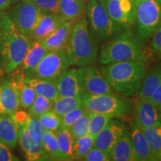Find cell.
Here are the masks:
<instances>
[{
    "label": "cell",
    "mask_w": 161,
    "mask_h": 161,
    "mask_svg": "<svg viewBox=\"0 0 161 161\" xmlns=\"http://www.w3.org/2000/svg\"><path fill=\"white\" fill-rule=\"evenodd\" d=\"M20 148L24 153L25 160L28 161L52 160L43 146L31 138L26 124L19 126V140Z\"/></svg>",
    "instance_id": "4fadbf2b"
},
{
    "label": "cell",
    "mask_w": 161,
    "mask_h": 161,
    "mask_svg": "<svg viewBox=\"0 0 161 161\" xmlns=\"http://www.w3.org/2000/svg\"><path fill=\"white\" fill-rule=\"evenodd\" d=\"M36 4L44 13L58 14L60 0H30Z\"/></svg>",
    "instance_id": "74e56055"
},
{
    "label": "cell",
    "mask_w": 161,
    "mask_h": 161,
    "mask_svg": "<svg viewBox=\"0 0 161 161\" xmlns=\"http://www.w3.org/2000/svg\"><path fill=\"white\" fill-rule=\"evenodd\" d=\"M158 113H159V116H160V119L161 122V106L158 107Z\"/></svg>",
    "instance_id": "bcb514c9"
},
{
    "label": "cell",
    "mask_w": 161,
    "mask_h": 161,
    "mask_svg": "<svg viewBox=\"0 0 161 161\" xmlns=\"http://www.w3.org/2000/svg\"><path fill=\"white\" fill-rule=\"evenodd\" d=\"M42 146L47 152V154L52 159V160H61L58 148L57 135L55 131L46 130L44 134Z\"/></svg>",
    "instance_id": "1f68e13d"
},
{
    "label": "cell",
    "mask_w": 161,
    "mask_h": 161,
    "mask_svg": "<svg viewBox=\"0 0 161 161\" xmlns=\"http://www.w3.org/2000/svg\"><path fill=\"white\" fill-rule=\"evenodd\" d=\"M109 157L110 160L113 161L134 160V153L129 130L113 146L109 152Z\"/></svg>",
    "instance_id": "7402d4cb"
},
{
    "label": "cell",
    "mask_w": 161,
    "mask_h": 161,
    "mask_svg": "<svg viewBox=\"0 0 161 161\" xmlns=\"http://www.w3.org/2000/svg\"><path fill=\"white\" fill-rule=\"evenodd\" d=\"M78 81L82 90L92 94H111L114 90L104 77L100 68L92 65L77 69Z\"/></svg>",
    "instance_id": "30bf717a"
},
{
    "label": "cell",
    "mask_w": 161,
    "mask_h": 161,
    "mask_svg": "<svg viewBox=\"0 0 161 161\" xmlns=\"http://www.w3.org/2000/svg\"><path fill=\"white\" fill-rule=\"evenodd\" d=\"M86 0H60L58 14L67 20H78L83 17Z\"/></svg>",
    "instance_id": "cb8c5ba5"
},
{
    "label": "cell",
    "mask_w": 161,
    "mask_h": 161,
    "mask_svg": "<svg viewBox=\"0 0 161 161\" xmlns=\"http://www.w3.org/2000/svg\"><path fill=\"white\" fill-rule=\"evenodd\" d=\"M44 12L30 0H21L14 6L11 17L17 29L22 34L30 37Z\"/></svg>",
    "instance_id": "9c48e42d"
},
{
    "label": "cell",
    "mask_w": 161,
    "mask_h": 161,
    "mask_svg": "<svg viewBox=\"0 0 161 161\" xmlns=\"http://www.w3.org/2000/svg\"><path fill=\"white\" fill-rule=\"evenodd\" d=\"M38 118L46 130L57 131L60 128L61 124V117L53 110L46 112Z\"/></svg>",
    "instance_id": "d590c367"
},
{
    "label": "cell",
    "mask_w": 161,
    "mask_h": 161,
    "mask_svg": "<svg viewBox=\"0 0 161 161\" xmlns=\"http://www.w3.org/2000/svg\"><path fill=\"white\" fill-rule=\"evenodd\" d=\"M0 95H1V79H0Z\"/></svg>",
    "instance_id": "c3c4849f"
},
{
    "label": "cell",
    "mask_w": 161,
    "mask_h": 161,
    "mask_svg": "<svg viewBox=\"0 0 161 161\" xmlns=\"http://www.w3.org/2000/svg\"><path fill=\"white\" fill-rule=\"evenodd\" d=\"M11 117L13 119L14 121L17 123L18 125L22 126L24 125L27 123L28 120L30 118L31 115L29 114V113H27L24 110H17L13 114H11Z\"/></svg>",
    "instance_id": "60d3db41"
},
{
    "label": "cell",
    "mask_w": 161,
    "mask_h": 161,
    "mask_svg": "<svg viewBox=\"0 0 161 161\" xmlns=\"http://www.w3.org/2000/svg\"><path fill=\"white\" fill-rule=\"evenodd\" d=\"M20 106L19 98L13 80H1L0 114L11 115Z\"/></svg>",
    "instance_id": "9a60e30c"
},
{
    "label": "cell",
    "mask_w": 161,
    "mask_h": 161,
    "mask_svg": "<svg viewBox=\"0 0 161 161\" xmlns=\"http://www.w3.org/2000/svg\"><path fill=\"white\" fill-rule=\"evenodd\" d=\"M98 62L102 65L129 61H148V55L143 42L131 31H120L114 39L104 44L98 55Z\"/></svg>",
    "instance_id": "3957f363"
},
{
    "label": "cell",
    "mask_w": 161,
    "mask_h": 161,
    "mask_svg": "<svg viewBox=\"0 0 161 161\" xmlns=\"http://www.w3.org/2000/svg\"><path fill=\"white\" fill-rule=\"evenodd\" d=\"M88 125H89V112L80 116L69 128V130L73 140L88 134Z\"/></svg>",
    "instance_id": "836d02e7"
},
{
    "label": "cell",
    "mask_w": 161,
    "mask_h": 161,
    "mask_svg": "<svg viewBox=\"0 0 161 161\" xmlns=\"http://www.w3.org/2000/svg\"><path fill=\"white\" fill-rule=\"evenodd\" d=\"M134 122L140 128L160 125L158 108L151 101L139 100L134 110Z\"/></svg>",
    "instance_id": "5bb4252c"
},
{
    "label": "cell",
    "mask_w": 161,
    "mask_h": 161,
    "mask_svg": "<svg viewBox=\"0 0 161 161\" xmlns=\"http://www.w3.org/2000/svg\"><path fill=\"white\" fill-rule=\"evenodd\" d=\"M131 1H132V2H134V3H135L136 0H131Z\"/></svg>",
    "instance_id": "f907efd6"
},
{
    "label": "cell",
    "mask_w": 161,
    "mask_h": 161,
    "mask_svg": "<svg viewBox=\"0 0 161 161\" xmlns=\"http://www.w3.org/2000/svg\"><path fill=\"white\" fill-rule=\"evenodd\" d=\"M19 1H21V0H12V3H17Z\"/></svg>",
    "instance_id": "7dc6e473"
},
{
    "label": "cell",
    "mask_w": 161,
    "mask_h": 161,
    "mask_svg": "<svg viewBox=\"0 0 161 161\" xmlns=\"http://www.w3.org/2000/svg\"><path fill=\"white\" fill-rule=\"evenodd\" d=\"M140 129L146 139L154 160H159L161 152V125Z\"/></svg>",
    "instance_id": "83f0119b"
},
{
    "label": "cell",
    "mask_w": 161,
    "mask_h": 161,
    "mask_svg": "<svg viewBox=\"0 0 161 161\" xmlns=\"http://www.w3.org/2000/svg\"><path fill=\"white\" fill-rule=\"evenodd\" d=\"M95 137L86 134L73 140L74 158L77 160H83L84 156L94 147Z\"/></svg>",
    "instance_id": "4dcf8cb0"
},
{
    "label": "cell",
    "mask_w": 161,
    "mask_h": 161,
    "mask_svg": "<svg viewBox=\"0 0 161 161\" xmlns=\"http://www.w3.org/2000/svg\"><path fill=\"white\" fill-rule=\"evenodd\" d=\"M87 112L88 111L83 105L78 108H75V109L72 110L71 111L66 113L63 116H61V124H60V128H62V129H69L72 125L76 120H78L80 116Z\"/></svg>",
    "instance_id": "8d00e7d4"
},
{
    "label": "cell",
    "mask_w": 161,
    "mask_h": 161,
    "mask_svg": "<svg viewBox=\"0 0 161 161\" xmlns=\"http://www.w3.org/2000/svg\"><path fill=\"white\" fill-rule=\"evenodd\" d=\"M161 83V64L152 67L145 75L140 89L139 90V100L150 101L153 92Z\"/></svg>",
    "instance_id": "44dd1931"
},
{
    "label": "cell",
    "mask_w": 161,
    "mask_h": 161,
    "mask_svg": "<svg viewBox=\"0 0 161 161\" xmlns=\"http://www.w3.org/2000/svg\"><path fill=\"white\" fill-rule=\"evenodd\" d=\"M85 10L88 26L96 41L108 39L122 31L120 26L110 17L105 6L97 0H88Z\"/></svg>",
    "instance_id": "8992f818"
},
{
    "label": "cell",
    "mask_w": 161,
    "mask_h": 161,
    "mask_svg": "<svg viewBox=\"0 0 161 161\" xmlns=\"http://www.w3.org/2000/svg\"><path fill=\"white\" fill-rule=\"evenodd\" d=\"M159 160H161V152H160V159H159Z\"/></svg>",
    "instance_id": "681fc988"
},
{
    "label": "cell",
    "mask_w": 161,
    "mask_h": 161,
    "mask_svg": "<svg viewBox=\"0 0 161 161\" xmlns=\"http://www.w3.org/2000/svg\"><path fill=\"white\" fill-rule=\"evenodd\" d=\"M69 64L72 66L92 65L98 59L96 40L90 31L85 17L74 23L66 47Z\"/></svg>",
    "instance_id": "277c9868"
},
{
    "label": "cell",
    "mask_w": 161,
    "mask_h": 161,
    "mask_svg": "<svg viewBox=\"0 0 161 161\" xmlns=\"http://www.w3.org/2000/svg\"><path fill=\"white\" fill-rule=\"evenodd\" d=\"M136 1H137V0H136V1H135V3H136Z\"/></svg>",
    "instance_id": "816d5d0a"
},
{
    "label": "cell",
    "mask_w": 161,
    "mask_h": 161,
    "mask_svg": "<svg viewBox=\"0 0 161 161\" xmlns=\"http://www.w3.org/2000/svg\"><path fill=\"white\" fill-rule=\"evenodd\" d=\"M113 118V116L106 114L89 113L88 134L96 137V136H97L105 128Z\"/></svg>",
    "instance_id": "f546056e"
},
{
    "label": "cell",
    "mask_w": 161,
    "mask_h": 161,
    "mask_svg": "<svg viewBox=\"0 0 161 161\" xmlns=\"http://www.w3.org/2000/svg\"><path fill=\"white\" fill-rule=\"evenodd\" d=\"M134 4L136 35L144 42L152 37L161 25V0H137Z\"/></svg>",
    "instance_id": "52a82bcc"
},
{
    "label": "cell",
    "mask_w": 161,
    "mask_h": 161,
    "mask_svg": "<svg viewBox=\"0 0 161 161\" xmlns=\"http://www.w3.org/2000/svg\"><path fill=\"white\" fill-rule=\"evenodd\" d=\"M83 106L80 96L77 97H59L54 102L52 110L60 117L66 113Z\"/></svg>",
    "instance_id": "f1b7e54d"
},
{
    "label": "cell",
    "mask_w": 161,
    "mask_h": 161,
    "mask_svg": "<svg viewBox=\"0 0 161 161\" xmlns=\"http://www.w3.org/2000/svg\"><path fill=\"white\" fill-rule=\"evenodd\" d=\"M14 82L19 98L20 106L24 108H29L33 103L36 93L33 88L24 80L23 73L18 74L17 77L12 79Z\"/></svg>",
    "instance_id": "484cf974"
},
{
    "label": "cell",
    "mask_w": 161,
    "mask_h": 161,
    "mask_svg": "<svg viewBox=\"0 0 161 161\" xmlns=\"http://www.w3.org/2000/svg\"><path fill=\"white\" fill-rule=\"evenodd\" d=\"M150 101L158 108L161 106V83L159 84V86L153 92Z\"/></svg>",
    "instance_id": "7bdbcfd3"
},
{
    "label": "cell",
    "mask_w": 161,
    "mask_h": 161,
    "mask_svg": "<svg viewBox=\"0 0 161 161\" xmlns=\"http://www.w3.org/2000/svg\"><path fill=\"white\" fill-rule=\"evenodd\" d=\"M24 80L33 88L36 95L44 96L53 102L59 98V94L55 80L25 77V76H24Z\"/></svg>",
    "instance_id": "d4e9b609"
},
{
    "label": "cell",
    "mask_w": 161,
    "mask_h": 161,
    "mask_svg": "<svg viewBox=\"0 0 161 161\" xmlns=\"http://www.w3.org/2000/svg\"><path fill=\"white\" fill-rule=\"evenodd\" d=\"M32 40L17 29L11 15L0 11V66L9 73L20 66Z\"/></svg>",
    "instance_id": "6da1fadb"
},
{
    "label": "cell",
    "mask_w": 161,
    "mask_h": 161,
    "mask_svg": "<svg viewBox=\"0 0 161 161\" xmlns=\"http://www.w3.org/2000/svg\"><path fill=\"white\" fill-rule=\"evenodd\" d=\"M82 160L86 161H109V154L103 151L96 148L95 147L90 150V152L84 156Z\"/></svg>",
    "instance_id": "f35d334b"
},
{
    "label": "cell",
    "mask_w": 161,
    "mask_h": 161,
    "mask_svg": "<svg viewBox=\"0 0 161 161\" xmlns=\"http://www.w3.org/2000/svg\"><path fill=\"white\" fill-rule=\"evenodd\" d=\"M105 8L110 17L119 26L129 29L136 21V6L131 0H108Z\"/></svg>",
    "instance_id": "8fae6325"
},
{
    "label": "cell",
    "mask_w": 161,
    "mask_h": 161,
    "mask_svg": "<svg viewBox=\"0 0 161 161\" xmlns=\"http://www.w3.org/2000/svg\"><path fill=\"white\" fill-rule=\"evenodd\" d=\"M148 68L146 61L129 60L106 64L100 69L112 89L127 97L138 93Z\"/></svg>",
    "instance_id": "7a4b0ae2"
},
{
    "label": "cell",
    "mask_w": 161,
    "mask_h": 161,
    "mask_svg": "<svg viewBox=\"0 0 161 161\" xmlns=\"http://www.w3.org/2000/svg\"><path fill=\"white\" fill-rule=\"evenodd\" d=\"M128 131L126 125L122 121L112 119L105 128L94 140V147L109 154L113 146Z\"/></svg>",
    "instance_id": "7c38bea8"
},
{
    "label": "cell",
    "mask_w": 161,
    "mask_h": 161,
    "mask_svg": "<svg viewBox=\"0 0 161 161\" xmlns=\"http://www.w3.org/2000/svg\"><path fill=\"white\" fill-rule=\"evenodd\" d=\"M65 21L66 20L58 14L44 13L29 37L35 40L45 39Z\"/></svg>",
    "instance_id": "d6986e66"
},
{
    "label": "cell",
    "mask_w": 161,
    "mask_h": 161,
    "mask_svg": "<svg viewBox=\"0 0 161 161\" xmlns=\"http://www.w3.org/2000/svg\"><path fill=\"white\" fill-rule=\"evenodd\" d=\"M49 52L40 40H32L25 57L20 64V72L24 74L25 72L33 69L46 54Z\"/></svg>",
    "instance_id": "603a6c76"
},
{
    "label": "cell",
    "mask_w": 161,
    "mask_h": 161,
    "mask_svg": "<svg viewBox=\"0 0 161 161\" xmlns=\"http://www.w3.org/2000/svg\"><path fill=\"white\" fill-rule=\"evenodd\" d=\"M59 97L80 96L82 89L78 81L77 69H68L55 80Z\"/></svg>",
    "instance_id": "ac0fdd59"
},
{
    "label": "cell",
    "mask_w": 161,
    "mask_h": 161,
    "mask_svg": "<svg viewBox=\"0 0 161 161\" xmlns=\"http://www.w3.org/2000/svg\"><path fill=\"white\" fill-rule=\"evenodd\" d=\"M54 105L53 101L44 96L36 95L33 103L29 108V114L31 116L39 117L46 112L52 110Z\"/></svg>",
    "instance_id": "d6a6232c"
},
{
    "label": "cell",
    "mask_w": 161,
    "mask_h": 161,
    "mask_svg": "<svg viewBox=\"0 0 161 161\" xmlns=\"http://www.w3.org/2000/svg\"><path fill=\"white\" fill-rule=\"evenodd\" d=\"M19 127L11 115L0 114V142L14 148L19 140Z\"/></svg>",
    "instance_id": "ffe728a7"
},
{
    "label": "cell",
    "mask_w": 161,
    "mask_h": 161,
    "mask_svg": "<svg viewBox=\"0 0 161 161\" xmlns=\"http://www.w3.org/2000/svg\"><path fill=\"white\" fill-rule=\"evenodd\" d=\"M70 64L66 49L49 51L40 63L23 74L25 77L55 80L69 69Z\"/></svg>",
    "instance_id": "ba28073f"
},
{
    "label": "cell",
    "mask_w": 161,
    "mask_h": 161,
    "mask_svg": "<svg viewBox=\"0 0 161 161\" xmlns=\"http://www.w3.org/2000/svg\"><path fill=\"white\" fill-rule=\"evenodd\" d=\"M26 126L31 138L42 145L46 129L40 122L39 118L31 116L26 123Z\"/></svg>",
    "instance_id": "e575fe53"
},
{
    "label": "cell",
    "mask_w": 161,
    "mask_h": 161,
    "mask_svg": "<svg viewBox=\"0 0 161 161\" xmlns=\"http://www.w3.org/2000/svg\"><path fill=\"white\" fill-rule=\"evenodd\" d=\"M152 50L155 58L161 60V25L152 35Z\"/></svg>",
    "instance_id": "ab89813d"
},
{
    "label": "cell",
    "mask_w": 161,
    "mask_h": 161,
    "mask_svg": "<svg viewBox=\"0 0 161 161\" xmlns=\"http://www.w3.org/2000/svg\"><path fill=\"white\" fill-rule=\"evenodd\" d=\"M130 136L131 138L133 149L134 153V160H154L143 133L134 121L130 122Z\"/></svg>",
    "instance_id": "e0dca14e"
},
{
    "label": "cell",
    "mask_w": 161,
    "mask_h": 161,
    "mask_svg": "<svg viewBox=\"0 0 161 161\" xmlns=\"http://www.w3.org/2000/svg\"><path fill=\"white\" fill-rule=\"evenodd\" d=\"M17 157L10 151V148L0 142V161H17Z\"/></svg>",
    "instance_id": "b9f144b4"
},
{
    "label": "cell",
    "mask_w": 161,
    "mask_h": 161,
    "mask_svg": "<svg viewBox=\"0 0 161 161\" xmlns=\"http://www.w3.org/2000/svg\"><path fill=\"white\" fill-rule=\"evenodd\" d=\"M61 160H75L73 154V138L69 129L59 128L56 133Z\"/></svg>",
    "instance_id": "4316f807"
},
{
    "label": "cell",
    "mask_w": 161,
    "mask_h": 161,
    "mask_svg": "<svg viewBox=\"0 0 161 161\" xmlns=\"http://www.w3.org/2000/svg\"><path fill=\"white\" fill-rule=\"evenodd\" d=\"M12 3V0H0V11L8 8Z\"/></svg>",
    "instance_id": "ee69618b"
},
{
    "label": "cell",
    "mask_w": 161,
    "mask_h": 161,
    "mask_svg": "<svg viewBox=\"0 0 161 161\" xmlns=\"http://www.w3.org/2000/svg\"><path fill=\"white\" fill-rule=\"evenodd\" d=\"M97 1L99 2L100 3H102L103 5H105V4H106L107 1H108V0H97Z\"/></svg>",
    "instance_id": "f6af8a7d"
},
{
    "label": "cell",
    "mask_w": 161,
    "mask_h": 161,
    "mask_svg": "<svg viewBox=\"0 0 161 161\" xmlns=\"http://www.w3.org/2000/svg\"><path fill=\"white\" fill-rule=\"evenodd\" d=\"M74 23L75 20H67L64 22L53 33L40 41L48 51L66 49Z\"/></svg>",
    "instance_id": "2e32d148"
},
{
    "label": "cell",
    "mask_w": 161,
    "mask_h": 161,
    "mask_svg": "<svg viewBox=\"0 0 161 161\" xmlns=\"http://www.w3.org/2000/svg\"><path fill=\"white\" fill-rule=\"evenodd\" d=\"M80 98L83 105L89 113L106 114L114 117L128 114L131 102L125 96L115 94H92L82 90Z\"/></svg>",
    "instance_id": "5b68a950"
}]
</instances>
